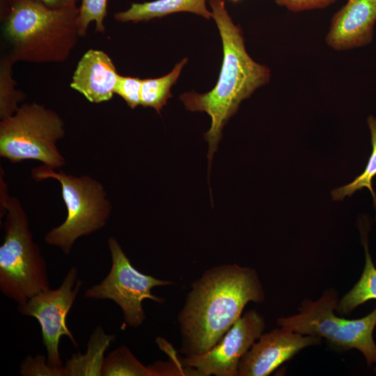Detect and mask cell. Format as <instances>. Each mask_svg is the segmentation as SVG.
Wrapping results in <instances>:
<instances>
[{
	"label": "cell",
	"instance_id": "3",
	"mask_svg": "<svg viewBox=\"0 0 376 376\" xmlns=\"http://www.w3.org/2000/svg\"><path fill=\"white\" fill-rule=\"evenodd\" d=\"M79 8H52L33 0H0L3 35L15 62H63L75 48Z\"/></svg>",
	"mask_w": 376,
	"mask_h": 376
},
{
	"label": "cell",
	"instance_id": "25",
	"mask_svg": "<svg viewBox=\"0 0 376 376\" xmlns=\"http://www.w3.org/2000/svg\"><path fill=\"white\" fill-rule=\"evenodd\" d=\"M52 8H64L77 6L79 0H33Z\"/></svg>",
	"mask_w": 376,
	"mask_h": 376
},
{
	"label": "cell",
	"instance_id": "6",
	"mask_svg": "<svg viewBox=\"0 0 376 376\" xmlns=\"http://www.w3.org/2000/svg\"><path fill=\"white\" fill-rule=\"evenodd\" d=\"M65 134L64 121L56 111L36 102L23 104L0 121V156L13 163L31 159L61 168L65 159L56 143Z\"/></svg>",
	"mask_w": 376,
	"mask_h": 376
},
{
	"label": "cell",
	"instance_id": "16",
	"mask_svg": "<svg viewBox=\"0 0 376 376\" xmlns=\"http://www.w3.org/2000/svg\"><path fill=\"white\" fill-rule=\"evenodd\" d=\"M115 335H107L101 327H97L91 336L87 352L84 354H74L64 366L67 376L102 375L104 353Z\"/></svg>",
	"mask_w": 376,
	"mask_h": 376
},
{
	"label": "cell",
	"instance_id": "1",
	"mask_svg": "<svg viewBox=\"0 0 376 376\" xmlns=\"http://www.w3.org/2000/svg\"><path fill=\"white\" fill-rule=\"evenodd\" d=\"M191 287L178 315L180 352L186 357L211 350L241 317L247 303L265 300L256 269L237 264L211 267Z\"/></svg>",
	"mask_w": 376,
	"mask_h": 376
},
{
	"label": "cell",
	"instance_id": "8",
	"mask_svg": "<svg viewBox=\"0 0 376 376\" xmlns=\"http://www.w3.org/2000/svg\"><path fill=\"white\" fill-rule=\"evenodd\" d=\"M107 244L111 258L110 271L99 284L87 289L84 297L112 300L122 309L125 324L137 327L146 319L142 306L145 299L158 303L165 301L164 299L153 295L152 288L173 283L139 272L133 267L116 238L109 237Z\"/></svg>",
	"mask_w": 376,
	"mask_h": 376
},
{
	"label": "cell",
	"instance_id": "21",
	"mask_svg": "<svg viewBox=\"0 0 376 376\" xmlns=\"http://www.w3.org/2000/svg\"><path fill=\"white\" fill-rule=\"evenodd\" d=\"M109 0H81L79 7V31L80 36L86 34L89 24L94 22L95 31H105L104 19L107 14Z\"/></svg>",
	"mask_w": 376,
	"mask_h": 376
},
{
	"label": "cell",
	"instance_id": "5",
	"mask_svg": "<svg viewBox=\"0 0 376 376\" xmlns=\"http://www.w3.org/2000/svg\"><path fill=\"white\" fill-rule=\"evenodd\" d=\"M31 176L40 182L57 180L67 207V217L58 226L45 236V242L58 247L65 254L71 253L78 238L91 235L107 224L112 205L103 185L89 175L75 176L62 171L56 172L45 164L33 168Z\"/></svg>",
	"mask_w": 376,
	"mask_h": 376
},
{
	"label": "cell",
	"instance_id": "12",
	"mask_svg": "<svg viewBox=\"0 0 376 376\" xmlns=\"http://www.w3.org/2000/svg\"><path fill=\"white\" fill-rule=\"evenodd\" d=\"M376 0H348L333 17L326 38L336 50L364 46L373 39Z\"/></svg>",
	"mask_w": 376,
	"mask_h": 376
},
{
	"label": "cell",
	"instance_id": "4",
	"mask_svg": "<svg viewBox=\"0 0 376 376\" xmlns=\"http://www.w3.org/2000/svg\"><path fill=\"white\" fill-rule=\"evenodd\" d=\"M1 217L5 235L0 246V290L17 305L50 288L47 265L34 242L29 219L20 201L8 194L1 171Z\"/></svg>",
	"mask_w": 376,
	"mask_h": 376
},
{
	"label": "cell",
	"instance_id": "22",
	"mask_svg": "<svg viewBox=\"0 0 376 376\" xmlns=\"http://www.w3.org/2000/svg\"><path fill=\"white\" fill-rule=\"evenodd\" d=\"M46 361L47 357L43 355H37L35 357H27L21 363L20 374L24 376H67L64 366L54 368L49 366Z\"/></svg>",
	"mask_w": 376,
	"mask_h": 376
},
{
	"label": "cell",
	"instance_id": "11",
	"mask_svg": "<svg viewBox=\"0 0 376 376\" xmlns=\"http://www.w3.org/2000/svg\"><path fill=\"white\" fill-rule=\"evenodd\" d=\"M321 338L276 328L262 334L242 357L237 376H267L301 350L320 343Z\"/></svg>",
	"mask_w": 376,
	"mask_h": 376
},
{
	"label": "cell",
	"instance_id": "23",
	"mask_svg": "<svg viewBox=\"0 0 376 376\" xmlns=\"http://www.w3.org/2000/svg\"><path fill=\"white\" fill-rule=\"evenodd\" d=\"M143 79L118 75L114 93L121 97L131 108L141 105L140 93Z\"/></svg>",
	"mask_w": 376,
	"mask_h": 376
},
{
	"label": "cell",
	"instance_id": "14",
	"mask_svg": "<svg viewBox=\"0 0 376 376\" xmlns=\"http://www.w3.org/2000/svg\"><path fill=\"white\" fill-rule=\"evenodd\" d=\"M178 12L193 13L206 19L212 17V12L206 6V0H155L132 3L127 10L114 13L113 18L120 22L136 23Z\"/></svg>",
	"mask_w": 376,
	"mask_h": 376
},
{
	"label": "cell",
	"instance_id": "24",
	"mask_svg": "<svg viewBox=\"0 0 376 376\" xmlns=\"http://www.w3.org/2000/svg\"><path fill=\"white\" fill-rule=\"evenodd\" d=\"M335 0H275L276 3L292 11H301L314 8H322L334 2Z\"/></svg>",
	"mask_w": 376,
	"mask_h": 376
},
{
	"label": "cell",
	"instance_id": "15",
	"mask_svg": "<svg viewBox=\"0 0 376 376\" xmlns=\"http://www.w3.org/2000/svg\"><path fill=\"white\" fill-rule=\"evenodd\" d=\"M361 241L365 251V266L358 282L345 294L336 307L340 315H348L361 304L370 299H376V267L368 250V229L360 224Z\"/></svg>",
	"mask_w": 376,
	"mask_h": 376
},
{
	"label": "cell",
	"instance_id": "9",
	"mask_svg": "<svg viewBox=\"0 0 376 376\" xmlns=\"http://www.w3.org/2000/svg\"><path fill=\"white\" fill-rule=\"evenodd\" d=\"M77 269L72 267L58 288L40 292L25 304L17 305L19 313L33 317L39 322L42 343L47 350V361L54 368L63 367L59 352L61 336H68L75 347L78 346L66 324L67 315L83 283L82 281L77 279Z\"/></svg>",
	"mask_w": 376,
	"mask_h": 376
},
{
	"label": "cell",
	"instance_id": "19",
	"mask_svg": "<svg viewBox=\"0 0 376 376\" xmlns=\"http://www.w3.org/2000/svg\"><path fill=\"white\" fill-rule=\"evenodd\" d=\"M15 62L8 54L0 61V119L13 116L19 108V103L26 99V94L16 89L13 78V65Z\"/></svg>",
	"mask_w": 376,
	"mask_h": 376
},
{
	"label": "cell",
	"instance_id": "26",
	"mask_svg": "<svg viewBox=\"0 0 376 376\" xmlns=\"http://www.w3.org/2000/svg\"><path fill=\"white\" fill-rule=\"evenodd\" d=\"M230 1H233V2H237V1H239L240 0H230Z\"/></svg>",
	"mask_w": 376,
	"mask_h": 376
},
{
	"label": "cell",
	"instance_id": "17",
	"mask_svg": "<svg viewBox=\"0 0 376 376\" xmlns=\"http://www.w3.org/2000/svg\"><path fill=\"white\" fill-rule=\"evenodd\" d=\"M187 61V58H183L175 65L171 72L163 77L143 79L140 93L141 105L152 107L160 114L168 99L172 97V86L176 83Z\"/></svg>",
	"mask_w": 376,
	"mask_h": 376
},
{
	"label": "cell",
	"instance_id": "10",
	"mask_svg": "<svg viewBox=\"0 0 376 376\" xmlns=\"http://www.w3.org/2000/svg\"><path fill=\"white\" fill-rule=\"evenodd\" d=\"M265 327L263 316L256 310L246 311L209 351L180 359V364L194 375L237 376L242 357Z\"/></svg>",
	"mask_w": 376,
	"mask_h": 376
},
{
	"label": "cell",
	"instance_id": "20",
	"mask_svg": "<svg viewBox=\"0 0 376 376\" xmlns=\"http://www.w3.org/2000/svg\"><path fill=\"white\" fill-rule=\"evenodd\" d=\"M368 124L371 136L372 152L364 171L351 182L334 189L331 196L335 201L343 200L345 196H350L357 191L366 187L373 196L376 212V194L372 185V180L376 175V118L369 116Z\"/></svg>",
	"mask_w": 376,
	"mask_h": 376
},
{
	"label": "cell",
	"instance_id": "7",
	"mask_svg": "<svg viewBox=\"0 0 376 376\" xmlns=\"http://www.w3.org/2000/svg\"><path fill=\"white\" fill-rule=\"evenodd\" d=\"M338 302L337 292L327 289L315 301L304 299L298 313L278 318L277 324L285 330L324 338L338 348H355L363 354L368 366L376 364V344L373 339L376 306L363 318L346 320L335 315Z\"/></svg>",
	"mask_w": 376,
	"mask_h": 376
},
{
	"label": "cell",
	"instance_id": "13",
	"mask_svg": "<svg viewBox=\"0 0 376 376\" xmlns=\"http://www.w3.org/2000/svg\"><path fill=\"white\" fill-rule=\"evenodd\" d=\"M119 74L109 56L98 49H88L74 71L70 87L92 103L110 100Z\"/></svg>",
	"mask_w": 376,
	"mask_h": 376
},
{
	"label": "cell",
	"instance_id": "2",
	"mask_svg": "<svg viewBox=\"0 0 376 376\" xmlns=\"http://www.w3.org/2000/svg\"><path fill=\"white\" fill-rule=\"evenodd\" d=\"M212 17L218 27L223 45V62L214 87L207 93H184L180 100L187 110L205 111L211 118L209 130L204 134L208 142L210 167L214 152L222 136V130L237 112L242 100L268 83L270 70L255 62L248 54L240 26L228 13L224 0H209Z\"/></svg>",
	"mask_w": 376,
	"mask_h": 376
},
{
	"label": "cell",
	"instance_id": "18",
	"mask_svg": "<svg viewBox=\"0 0 376 376\" xmlns=\"http://www.w3.org/2000/svg\"><path fill=\"white\" fill-rule=\"evenodd\" d=\"M102 375L157 376V374L152 365L144 366L127 347L123 345L104 359Z\"/></svg>",
	"mask_w": 376,
	"mask_h": 376
}]
</instances>
